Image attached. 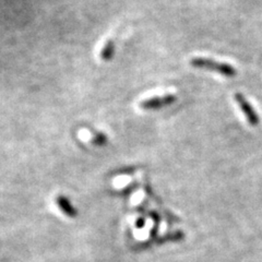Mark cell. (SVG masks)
<instances>
[{"label":"cell","mask_w":262,"mask_h":262,"mask_svg":"<svg viewBox=\"0 0 262 262\" xmlns=\"http://www.w3.org/2000/svg\"><path fill=\"white\" fill-rule=\"evenodd\" d=\"M190 64L194 68L216 72L228 78L235 77L237 75V71L232 64L226 62H219L216 60L209 58H202V57H195V58L191 59Z\"/></svg>","instance_id":"cell-1"},{"label":"cell","mask_w":262,"mask_h":262,"mask_svg":"<svg viewBox=\"0 0 262 262\" xmlns=\"http://www.w3.org/2000/svg\"><path fill=\"white\" fill-rule=\"evenodd\" d=\"M234 100L238 105L241 112L243 113L244 117L247 120L248 124L252 127H256L259 125L260 117L257 113V111L252 107L251 103L246 98L242 93H235Z\"/></svg>","instance_id":"cell-2"},{"label":"cell","mask_w":262,"mask_h":262,"mask_svg":"<svg viewBox=\"0 0 262 262\" xmlns=\"http://www.w3.org/2000/svg\"><path fill=\"white\" fill-rule=\"evenodd\" d=\"M177 100L176 95L174 94H166L162 96H154L151 98H146V100L142 101L139 106L142 110L151 111V110H159L162 107H165V106H169L173 103H175Z\"/></svg>","instance_id":"cell-3"},{"label":"cell","mask_w":262,"mask_h":262,"mask_svg":"<svg viewBox=\"0 0 262 262\" xmlns=\"http://www.w3.org/2000/svg\"><path fill=\"white\" fill-rule=\"evenodd\" d=\"M56 202H57V204H58L59 209L64 213L66 215L70 216V217L77 216V210L70 203V201L67 198H66V196L58 195V196H57V199H56Z\"/></svg>","instance_id":"cell-4"},{"label":"cell","mask_w":262,"mask_h":262,"mask_svg":"<svg viewBox=\"0 0 262 262\" xmlns=\"http://www.w3.org/2000/svg\"><path fill=\"white\" fill-rule=\"evenodd\" d=\"M115 54V42L112 39L106 40V43L101 49L100 53V58L104 61H108L113 58V56Z\"/></svg>","instance_id":"cell-5"}]
</instances>
